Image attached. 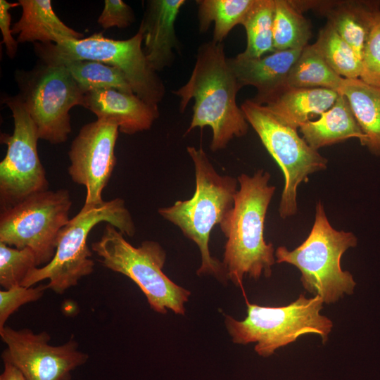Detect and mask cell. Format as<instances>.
<instances>
[{"label": "cell", "mask_w": 380, "mask_h": 380, "mask_svg": "<svg viewBox=\"0 0 380 380\" xmlns=\"http://www.w3.org/2000/svg\"><path fill=\"white\" fill-rule=\"evenodd\" d=\"M326 63L345 79H358L362 63L353 48L327 23L312 44Z\"/></svg>", "instance_id": "28"}, {"label": "cell", "mask_w": 380, "mask_h": 380, "mask_svg": "<svg viewBox=\"0 0 380 380\" xmlns=\"http://www.w3.org/2000/svg\"><path fill=\"white\" fill-rule=\"evenodd\" d=\"M241 88L229 64L223 43L213 40L203 43L189 79L172 91L179 98L181 112L191 100L194 101L186 134L195 128L209 127L213 133L210 148L213 152L225 148L234 137L246 135L249 124L236 103Z\"/></svg>", "instance_id": "1"}, {"label": "cell", "mask_w": 380, "mask_h": 380, "mask_svg": "<svg viewBox=\"0 0 380 380\" xmlns=\"http://www.w3.org/2000/svg\"><path fill=\"white\" fill-rule=\"evenodd\" d=\"M22 100L39 139L51 144L67 141L72 132L69 112L82 106L84 92L62 65L42 62L29 71H16Z\"/></svg>", "instance_id": "10"}, {"label": "cell", "mask_w": 380, "mask_h": 380, "mask_svg": "<svg viewBox=\"0 0 380 380\" xmlns=\"http://www.w3.org/2000/svg\"><path fill=\"white\" fill-rule=\"evenodd\" d=\"M323 304L319 296L308 298L304 294L281 307L260 306L246 300V317L237 320L227 315L224 324L233 343H255L257 354L267 357L305 334H317L325 343L333 322L320 313Z\"/></svg>", "instance_id": "7"}, {"label": "cell", "mask_w": 380, "mask_h": 380, "mask_svg": "<svg viewBox=\"0 0 380 380\" xmlns=\"http://www.w3.org/2000/svg\"><path fill=\"white\" fill-rule=\"evenodd\" d=\"M81 106L94 113L97 119L117 124L119 132L129 135L150 129L160 115L158 106L145 102L135 94L115 89L85 92Z\"/></svg>", "instance_id": "15"}, {"label": "cell", "mask_w": 380, "mask_h": 380, "mask_svg": "<svg viewBox=\"0 0 380 380\" xmlns=\"http://www.w3.org/2000/svg\"><path fill=\"white\" fill-rule=\"evenodd\" d=\"M20 19L13 25L18 43H54L81 39L84 34L67 26L56 15L50 0H19Z\"/></svg>", "instance_id": "20"}, {"label": "cell", "mask_w": 380, "mask_h": 380, "mask_svg": "<svg viewBox=\"0 0 380 380\" xmlns=\"http://www.w3.org/2000/svg\"><path fill=\"white\" fill-rule=\"evenodd\" d=\"M255 0H198V28L201 33L214 23L213 41L223 43L231 30L243 22Z\"/></svg>", "instance_id": "23"}, {"label": "cell", "mask_w": 380, "mask_h": 380, "mask_svg": "<svg viewBox=\"0 0 380 380\" xmlns=\"http://www.w3.org/2000/svg\"><path fill=\"white\" fill-rule=\"evenodd\" d=\"M56 64L62 65L68 70L84 93L115 89L134 94L125 75L117 68L89 60H68Z\"/></svg>", "instance_id": "27"}, {"label": "cell", "mask_w": 380, "mask_h": 380, "mask_svg": "<svg viewBox=\"0 0 380 380\" xmlns=\"http://www.w3.org/2000/svg\"><path fill=\"white\" fill-rule=\"evenodd\" d=\"M360 78L372 86L380 87V11L377 13L364 46Z\"/></svg>", "instance_id": "30"}, {"label": "cell", "mask_w": 380, "mask_h": 380, "mask_svg": "<svg viewBox=\"0 0 380 380\" xmlns=\"http://www.w3.org/2000/svg\"><path fill=\"white\" fill-rule=\"evenodd\" d=\"M303 49L275 51L260 58H244L239 54L228 58L229 64L241 87L251 85L257 94L251 99L261 103L286 87L291 68Z\"/></svg>", "instance_id": "18"}, {"label": "cell", "mask_w": 380, "mask_h": 380, "mask_svg": "<svg viewBox=\"0 0 380 380\" xmlns=\"http://www.w3.org/2000/svg\"><path fill=\"white\" fill-rule=\"evenodd\" d=\"M262 144L278 164L284 177L279 214L286 219L298 212L297 189L309 175L324 170L328 160L310 147L297 129L281 123L264 105L246 99L240 106Z\"/></svg>", "instance_id": "9"}, {"label": "cell", "mask_w": 380, "mask_h": 380, "mask_svg": "<svg viewBox=\"0 0 380 380\" xmlns=\"http://www.w3.org/2000/svg\"><path fill=\"white\" fill-rule=\"evenodd\" d=\"M0 336L6 345L4 362L16 367L26 380H71L72 372L84 365L89 355L79 350L72 338L60 346H51L46 331L34 334L30 329L4 327Z\"/></svg>", "instance_id": "13"}, {"label": "cell", "mask_w": 380, "mask_h": 380, "mask_svg": "<svg viewBox=\"0 0 380 380\" xmlns=\"http://www.w3.org/2000/svg\"><path fill=\"white\" fill-rule=\"evenodd\" d=\"M3 101L12 112L14 128L11 135L1 133L0 137L7 146L0 163L1 210L49 189L46 171L38 155L39 138L33 120L18 95Z\"/></svg>", "instance_id": "12"}, {"label": "cell", "mask_w": 380, "mask_h": 380, "mask_svg": "<svg viewBox=\"0 0 380 380\" xmlns=\"http://www.w3.org/2000/svg\"><path fill=\"white\" fill-rule=\"evenodd\" d=\"M117 124L103 119L84 125L68 151V174L72 180L86 189L84 205L104 202L102 191L116 165L115 147L118 136Z\"/></svg>", "instance_id": "14"}, {"label": "cell", "mask_w": 380, "mask_h": 380, "mask_svg": "<svg viewBox=\"0 0 380 380\" xmlns=\"http://www.w3.org/2000/svg\"><path fill=\"white\" fill-rule=\"evenodd\" d=\"M345 96L366 137L365 147L380 157V87L360 79H345L339 92Z\"/></svg>", "instance_id": "22"}, {"label": "cell", "mask_w": 380, "mask_h": 380, "mask_svg": "<svg viewBox=\"0 0 380 380\" xmlns=\"http://www.w3.org/2000/svg\"><path fill=\"white\" fill-rule=\"evenodd\" d=\"M274 6V0H255L242 24L247 44L240 56L254 58L275 51L272 33Z\"/></svg>", "instance_id": "26"}, {"label": "cell", "mask_w": 380, "mask_h": 380, "mask_svg": "<svg viewBox=\"0 0 380 380\" xmlns=\"http://www.w3.org/2000/svg\"><path fill=\"white\" fill-rule=\"evenodd\" d=\"M270 177L262 169L253 176L240 175L234 206L220 225L227 238L222 263L227 279L241 288L246 277H270L276 262L274 246L264 237L267 211L276 190L269 184Z\"/></svg>", "instance_id": "2"}, {"label": "cell", "mask_w": 380, "mask_h": 380, "mask_svg": "<svg viewBox=\"0 0 380 380\" xmlns=\"http://www.w3.org/2000/svg\"><path fill=\"white\" fill-rule=\"evenodd\" d=\"M194 167L196 189L193 196L160 208L158 214L177 226L184 236L194 242L200 251L198 276H213L221 281L227 279L222 262L212 256L209 249L213 228L220 225L229 214L238 191V179L220 175L201 146H187Z\"/></svg>", "instance_id": "3"}, {"label": "cell", "mask_w": 380, "mask_h": 380, "mask_svg": "<svg viewBox=\"0 0 380 380\" xmlns=\"http://www.w3.org/2000/svg\"><path fill=\"white\" fill-rule=\"evenodd\" d=\"M185 0H150L146 3L140 29L143 48L151 68L156 72L171 66L175 50H179L175 24Z\"/></svg>", "instance_id": "17"}, {"label": "cell", "mask_w": 380, "mask_h": 380, "mask_svg": "<svg viewBox=\"0 0 380 380\" xmlns=\"http://www.w3.org/2000/svg\"><path fill=\"white\" fill-rule=\"evenodd\" d=\"M339 94L326 88L286 87L265 99L260 104L284 125L297 129L316 115L329 109Z\"/></svg>", "instance_id": "19"}, {"label": "cell", "mask_w": 380, "mask_h": 380, "mask_svg": "<svg viewBox=\"0 0 380 380\" xmlns=\"http://www.w3.org/2000/svg\"><path fill=\"white\" fill-rule=\"evenodd\" d=\"M343 80L344 78L333 70L311 44L303 48L291 68L286 87L326 88L339 94Z\"/></svg>", "instance_id": "24"}, {"label": "cell", "mask_w": 380, "mask_h": 380, "mask_svg": "<svg viewBox=\"0 0 380 380\" xmlns=\"http://www.w3.org/2000/svg\"><path fill=\"white\" fill-rule=\"evenodd\" d=\"M91 250L105 267L133 281L153 311L165 315L171 310L184 315L191 292L163 272L167 255L159 243L146 240L135 247L118 229L106 224L99 240L91 244Z\"/></svg>", "instance_id": "6"}, {"label": "cell", "mask_w": 380, "mask_h": 380, "mask_svg": "<svg viewBox=\"0 0 380 380\" xmlns=\"http://www.w3.org/2000/svg\"><path fill=\"white\" fill-rule=\"evenodd\" d=\"M0 380H26V379L16 367L8 362H4V370L0 375Z\"/></svg>", "instance_id": "34"}, {"label": "cell", "mask_w": 380, "mask_h": 380, "mask_svg": "<svg viewBox=\"0 0 380 380\" xmlns=\"http://www.w3.org/2000/svg\"><path fill=\"white\" fill-rule=\"evenodd\" d=\"M72 203L67 189H48L1 210L0 242L30 248L38 266L46 265L54 257L59 234L70 220Z\"/></svg>", "instance_id": "11"}, {"label": "cell", "mask_w": 380, "mask_h": 380, "mask_svg": "<svg viewBox=\"0 0 380 380\" xmlns=\"http://www.w3.org/2000/svg\"><path fill=\"white\" fill-rule=\"evenodd\" d=\"M140 29L125 40L107 38L95 33L81 39H65L59 43H34L36 55L42 62L56 64L68 60H89L118 68L134 93L145 102L158 106L165 94V87L148 63L142 48Z\"/></svg>", "instance_id": "8"}, {"label": "cell", "mask_w": 380, "mask_h": 380, "mask_svg": "<svg viewBox=\"0 0 380 380\" xmlns=\"http://www.w3.org/2000/svg\"><path fill=\"white\" fill-rule=\"evenodd\" d=\"M303 13L312 9L324 15L327 23L353 48L362 60L365 44L374 18L380 11V1H296Z\"/></svg>", "instance_id": "16"}, {"label": "cell", "mask_w": 380, "mask_h": 380, "mask_svg": "<svg viewBox=\"0 0 380 380\" xmlns=\"http://www.w3.org/2000/svg\"><path fill=\"white\" fill-rule=\"evenodd\" d=\"M101 222L113 225L129 237L136 232L132 215L123 199L104 201L96 205H84L61 229L53 259L46 265L30 270L21 286L30 287L49 279L46 289L58 294L77 286L82 278L94 272L95 264L91 258L92 253L87 246V237Z\"/></svg>", "instance_id": "4"}, {"label": "cell", "mask_w": 380, "mask_h": 380, "mask_svg": "<svg viewBox=\"0 0 380 380\" xmlns=\"http://www.w3.org/2000/svg\"><path fill=\"white\" fill-rule=\"evenodd\" d=\"M135 21L132 8L122 0H105L98 23L103 28H126Z\"/></svg>", "instance_id": "32"}, {"label": "cell", "mask_w": 380, "mask_h": 380, "mask_svg": "<svg viewBox=\"0 0 380 380\" xmlns=\"http://www.w3.org/2000/svg\"><path fill=\"white\" fill-rule=\"evenodd\" d=\"M19 6L18 2L11 3L6 0H0V29L3 38L1 44L5 45L6 54L11 58H13L16 55L18 42L12 36L10 10Z\"/></svg>", "instance_id": "33"}, {"label": "cell", "mask_w": 380, "mask_h": 380, "mask_svg": "<svg viewBox=\"0 0 380 380\" xmlns=\"http://www.w3.org/2000/svg\"><path fill=\"white\" fill-rule=\"evenodd\" d=\"M37 266L30 248L19 249L0 242V284L4 289L21 286L29 272Z\"/></svg>", "instance_id": "29"}, {"label": "cell", "mask_w": 380, "mask_h": 380, "mask_svg": "<svg viewBox=\"0 0 380 380\" xmlns=\"http://www.w3.org/2000/svg\"><path fill=\"white\" fill-rule=\"evenodd\" d=\"M299 128L304 140L317 151L351 138L357 139L363 146L366 141L347 98L340 94L334 104L317 120H309Z\"/></svg>", "instance_id": "21"}, {"label": "cell", "mask_w": 380, "mask_h": 380, "mask_svg": "<svg viewBox=\"0 0 380 380\" xmlns=\"http://www.w3.org/2000/svg\"><path fill=\"white\" fill-rule=\"evenodd\" d=\"M46 290L45 285L37 287L17 286L0 291V329L5 327L8 317L28 303L40 299Z\"/></svg>", "instance_id": "31"}, {"label": "cell", "mask_w": 380, "mask_h": 380, "mask_svg": "<svg viewBox=\"0 0 380 380\" xmlns=\"http://www.w3.org/2000/svg\"><path fill=\"white\" fill-rule=\"evenodd\" d=\"M357 243V239L353 232L338 231L331 225L324 205L319 201L308 237L292 251L279 246L274 253L276 262L297 267L305 291L319 296L324 303H334L345 294L354 292L356 283L348 271L342 270L341 259L348 249L355 247Z\"/></svg>", "instance_id": "5"}, {"label": "cell", "mask_w": 380, "mask_h": 380, "mask_svg": "<svg viewBox=\"0 0 380 380\" xmlns=\"http://www.w3.org/2000/svg\"><path fill=\"white\" fill-rule=\"evenodd\" d=\"M273 46L275 51L303 49L311 38L310 21L290 0H274Z\"/></svg>", "instance_id": "25"}]
</instances>
